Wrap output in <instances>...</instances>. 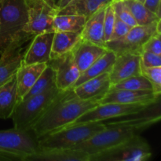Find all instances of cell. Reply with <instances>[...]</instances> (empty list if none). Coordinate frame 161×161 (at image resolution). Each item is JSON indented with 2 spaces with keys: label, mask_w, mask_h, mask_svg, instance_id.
I'll return each instance as SVG.
<instances>
[{
  "label": "cell",
  "mask_w": 161,
  "mask_h": 161,
  "mask_svg": "<svg viewBox=\"0 0 161 161\" xmlns=\"http://www.w3.org/2000/svg\"><path fill=\"white\" fill-rule=\"evenodd\" d=\"M138 75H141L140 54L130 52L116 55L114 64L108 73L111 85Z\"/></svg>",
  "instance_id": "4fadbf2b"
},
{
  "label": "cell",
  "mask_w": 161,
  "mask_h": 161,
  "mask_svg": "<svg viewBox=\"0 0 161 161\" xmlns=\"http://www.w3.org/2000/svg\"><path fill=\"white\" fill-rule=\"evenodd\" d=\"M72 1H73V0H58V1L55 3V5H56L58 10V9H62V8L65 7L67 5H69V3H72Z\"/></svg>",
  "instance_id": "d590c367"
},
{
  "label": "cell",
  "mask_w": 161,
  "mask_h": 161,
  "mask_svg": "<svg viewBox=\"0 0 161 161\" xmlns=\"http://www.w3.org/2000/svg\"><path fill=\"white\" fill-rule=\"evenodd\" d=\"M132 27L127 25L124 21H123L121 19H119L117 16L115 14V22H114V27H113V34H112V37L110 40H114V39H119V38L123 37L125 36ZM109 40V41H110Z\"/></svg>",
  "instance_id": "d6a6232c"
},
{
  "label": "cell",
  "mask_w": 161,
  "mask_h": 161,
  "mask_svg": "<svg viewBox=\"0 0 161 161\" xmlns=\"http://www.w3.org/2000/svg\"><path fill=\"white\" fill-rule=\"evenodd\" d=\"M138 1H139V2H141V3H144V1H145V0H138Z\"/></svg>",
  "instance_id": "f35d334b"
},
{
  "label": "cell",
  "mask_w": 161,
  "mask_h": 161,
  "mask_svg": "<svg viewBox=\"0 0 161 161\" xmlns=\"http://www.w3.org/2000/svg\"><path fill=\"white\" fill-rule=\"evenodd\" d=\"M47 66V63H39V64H21V66L19 68L16 73L17 103L21 102L25 94L29 91Z\"/></svg>",
  "instance_id": "ac0fdd59"
},
{
  "label": "cell",
  "mask_w": 161,
  "mask_h": 161,
  "mask_svg": "<svg viewBox=\"0 0 161 161\" xmlns=\"http://www.w3.org/2000/svg\"><path fill=\"white\" fill-rule=\"evenodd\" d=\"M53 36L54 31L36 35L25 52L22 64H47L50 60Z\"/></svg>",
  "instance_id": "9a60e30c"
},
{
  "label": "cell",
  "mask_w": 161,
  "mask_h": 161,
  "mask_svg": "<svg viewBox=\"0 0 161 161\" xmlns=\"http://www.w3.org/2000/svg\"><path fill=\"white\" fill-rule=\"evenodd\" d=\"M114 22L115 12L111 3L105 8V17H104V36H105V40L106 42L111 39Z\"/></svg>",
  "instance_id": "4dcf8cb0"
},
{
  "label": "cell",
  "mask_w": 161,
  "mask_h": 161,
  "mask_svg": "<svg viewBox=\"0 0 161 161\" xmlns=\"http://www.w3.org/2000/svg\"><path fill=\"white\" fill-rule=\"evenodd\" d=\"M108 49L80 39L72 49V54L74 61L80 72L90 67L94 61L105 54Z\"/></svg>",
  "instance_id": "e0dca14e"
},
{
  "label": "cell",
  "mask_w": 161,
  "mask_h": 161,
  "mask_svg": "<svg viewBox=\"0 0 161 161\" xmlns=\"http://www.w3.org/2000/svg\"><path fill=\"white\" fill-rule=\"evenodd\" d=\"M81 32L55 31L52 42L50 59L69 53L81 39Z\"/></svg>",
  "instance_id": "cb8c5ba5"
},
{
  "label": "cell",
  "mask_w": 161,
  "mask_h": 161,
  "mask_svg": "<svg viewBox=\"0 0 161 161\" xmlns=\"http://www.w3.org/2000/svg\"><path fill=\"white\" fill-rule=\"evenodd\" d=\"M161 32H157L153 35L142 47V52L149 51L156 54L161 55ZM141 52V53H142Z\"/></svg>",
  "instance_id": "1f68e13d"
},
{
  "label": "cell",
  "mask_w": 161,
  "mask_h": 161,
  "mask_svg": "<svg viewBox=\"0 0 161 161\" xmlns=\"http://www.w3.org/2000/svg\"><path fill=\"white\" fill-rule=\"evenodd\" d=\"M138 25H147L153 22L158 21L161 18L151 12L138 0H123Z\"/></svg>",
  "instance_id": "4316f807"
},
{
  "label": "cell",
  "mask_w": 161,
  "mask_h": 161,
  "mask_svg": "<svg viewBox=\"0 0 161 161\" xmlns=\"http://www.w3.org/2000/svg\"><path fill=\"white\" fill-rule=\"evenodd\" d=\"M113 0H73L65 7L58 9V14H75L89 18L99 9L108 6Z\"/></svg>",
  "instance_id": "44dd1931"
},
{
  "label": "cell",
  "mask_w": 161,
  "mask_h": 161,
  "mask_svg": "<svg viewBox=\"0 0 161 161\" xmlns=\"http://www.w3.org/2000/svg\"><path fill=\"white\" fill-rule=\"evenodd\" d=\"M17 104L16 74L6 83L0 86V118H11Z\"/></svg>",
  "instance_id": "7402d4cb"
},
{
  "label": "cell",
  "mask_w": 161,
  "mask_h": 161,
  "mask_svg": "<svg viewBox=\"0 0 161 161\" xmlns=\"http://www.w3.org/2000/svg\"><path fill=\"white\" fill-rule=\"evenodd\" d=\"M161 20L147 25H135L124 36L106 42V48L116 55L123 53H141L142 47L145 42L155 33L161 32Z\"/></svg>",
  "instance_id": "ba28073f"
},
{
  "label": "cell",
  "mask_w": 161,
  "mask_h": 161,
  "mask_svg": "<svg viewBox=\"0 0 161 161\" xmlns=\"http://www.w3.org/2000/svg\"><path fill=\"white\" fill-rule=\"evenodd\" d=\"M103 122L72 124L38 138L39 150L69 149L81 144L105 128Z\"/></svg>",
  "instance_id": "7a4b0ae2"
},
{
  "label": "cell",
  "mask_w": 161,
  "mask_h": 161,
  "mask_svg": "<svg viewBox=\"0 0 161 161\" xmlns=\"http://www.w3.org/2000/svg\"><path fill=\"white\" fill-rule=\"evenodd\" d=\"M46 1H47V2H50V3H55L54 0H46Z\"/></svg>",
  "instance_id": "8d00e7d4"
},
{
  "label": "cell",
  "mask_w": 161,
  "mask_h": 161,
  "mask_svg": "<svg viewBox=\"0 0 161 161\" xmlns=\"http://www.w3.org/2000/svg\"><path fill=\"white\" fill-rule=\"evenodd\" d=\"M28 8L26 0L0 2V53L26 31Z\"/></svg>",
  "instance_id": "3957f363"
},
{
  "label": "cell",
  "mask_w": 161,
  "mask_h": 161,
  "mask_svg": "<svg viewBox=\"0 0 161 161\" xmlns=\"http://www.w3.org/2000/svg\"><path fill=\"white\" fill-rule=\"evenodd\" d=\"M110 90H129V91H153L150 82L141 74L134 75L111 85Z\"/></svg>",
  "instance_id": "83f0119b"
},
{
  "label": "cell",
  "mask_w": 161,
  "mask_h": 161,
  "mask_svg": "<svg viewBox=\"0 0 161 161\" xmlns=\"http://www.w3.org/2000/svg\"><path fill=\"white\" fill-rule=\"evenodd\" d=\"M141 64L145 67H158L161 66V55L149 51H142L140 53Z\"/></svg>",
  "instance_id": "836d02e7"
},
{
  "label": "cell",
  "mask_w": 161,
  "mask_h": 161,
  "mask_svg": "<svg viewBox=\"0 0 161 161\" xmlns=\"http://www.w3.org/2000/svg\"><path fill=\"white\" fill-rule=\"evenodd\" d=\"M105 124V128L95 134L81 144L72 147L87 153L90 157L109 149L129 138L140 135L142 130L127 125H112ZM91 161V160H90Z\"/></svg>",
  "instance_id": "5b68a950"
},
{
  "label": "cell",
  "mask_w": 161,
  "mask_h": 161,
  "mask_svg": "<svg viewBox=\"0 0 161 161\" xmlns=\"http://www.w3.org/2000/svg\"><path fill=\"white\" fill-rule=\"evenodd\" d=\"M150 105H152L146 103L98 104L97 106L91 108L89 111L82 115L76 120L74 121L72 124H85V123L91 122H103L107 119L121 118L124 117V116H129V115L140 113ZM72 124H70V125H72Z\"/></svg>",
  "instance_id": "8fae6325"
},
{
  "label": "cell",
  "mask_w": 161,
  "mask_h": 161,
  "mask_svg": "<svg viewBox=\"0 0 161 161\" xmlns=\"http://www.w3.org/2000/svg\"><path fill=\"white\" fill-rule=\"evenodd\" d=\"M91 157L81 149L69 148L39 150L28 161H90Z\"/></svg>",
  "instance_id": "ffe728a7"
},
{
  "label": "cell",
  "mask_w": 161,
  "mask_h": 161,
  "mask_svg": "<svg viewBox=\"0 0 161 161\" xmlns=\"http://www.w3.org/2000/svg\"><path fill=\"white\" fill-rule=\"evenodd\" d=\"M28 8L27 32L34 36L54 31L53 19L58 13L55 3L46 0H26Z\"/></svg>",
  "instance_id": "9c48e42d"
},
{
  "label": "cell",
  "mask_w": 161,
  "mask_h": 161,
  "mask_svg": "<svg viewBox=\"0 0 161 161\" xmlns=\"http://www.w3.org/2000/svg\"><path fill=\"white\" fill-rule=\"evenodd\" d=\"M56 86V72L51 65L47 64V66L42 72L36 83H34L31 89L25 95L22 100L31 97L32 96L42 94ZM21 100V101H22Z\"/></svg>",
  "instance_id": "d4e9b609"
},
{
  "label": "cell",
  "mask_w": 161,
  "mask_h": 161,
  "mask_svg": "<svg viewBox=\"0 0 161 161\" xmlns=\"http://www.w3.org/2000/svg\"><path fill=\"white\" fill-rule=\"evenodd\" d=\"M38 151V138L31 130H0V161H28Z\"/></svg>",
  "instance_id": "277c9868"
},
{
  "label": "cell",
  "mask_w": 161,
  "mask_h": 161,
  "mask_svg": "<svg viewBox=\"0 0 161 161\" xmlns=\"http://www.w3.org/2000/svg\"><path fill=\"white\" fill-rule=\"evenodd\" d=\"M141 74L153 85V91L157 94L161 93V66L145 67L141 64Z\"/></svg>",
  "instance_id": "f1b7e54d"
},
{
  "label": "cell",
  "mask_w": 161,
  "mask_h": 161,
  "mask_svg": "<svg viewBox=\"0 0 161 161\" xmlns=\"http://www.w3.org/2000/svg\"><path fill=\"white\" fill-rule=\"evenodd\" d=\"M99 104L97 100H83L72 89L60 91L45 113L33 124L31 130L37 138L72 124Z\"/></svg>",
  "instance_id": "6da1fadb"
},
{
  "label": "cell",
  "mask_w": 161,
  "mask_h": 161,
  "mask_svg": "<svg viewBox=\"0 0 161 161\" xmlns=\"http://www.w3.org/2000/svg\"><path fill=\"white\" fill-rule=\"evenodd\" d=\"M111 82L108 73H104L97 77L73 86L72 91L77 97L83 100H97L104 97L109 91Z\"/></svg>",
  "instance_id": "2e32d148"
},
{
  "label": "cell",
  "mask_w": 161,
  "mask_h": 161,
  "mask_svg": "<svg viewBox=\"0 0 161 161\" xmlns=\"http://www.w3.org/2000/svg\"><path fill=\"white\" fill-rule=\"evenodd\" d=\"M105 8L106 7L99 9L86 19L80 36L83 40L106 48V42L104 36V17Z\"/></svg>",
  "instance_id": "d6986e66"
},
{
  "label": "cell",
  "mask_w": 161,
  "mask_h": 161,
  "mask_svg": "<svg viewBox=\"0 0 161 161\" xmlns=\"http://www.w3.org/2000/svg\"><path fill=\"white\" fill-rule=\"evenodd\" d=\"M144 6L149 10L155 14L158 17L161 18L160 0H145L143 3Z\"/></svg>",
  "instance_id": "e575fe53"
},
{
  "label": "cell",
  "mask_w": 161,
  "mask_h": 161,
  "mask_svg": "<svg viewBox=\"0 0 161 161\" xmlns=\"http://www.w3.org/2000/svg\"><path fill=\"white\" fill-rule=\"evenodd\" d=\"M34 35L25 32L14 39L0 58V86L10 80L21 66L24 56L34 38Z\"/></svg>",
  "instance_id": "30bf717a"
},
{
  "label": "cell",
  "mask_w": 161,
  "mask_h": 161,
  "mask_svg": "<svg viewBox=\"0 0 161 161\" xmlns=\"http://www.w3.org/2000/svg\"><path fill=\"white\" fill-rule=\"evenodd\" d=\"M152 157L148 142L135 135L127 141L91 157V161H146Z\"/></svg>",
  "instance_id": "52a82bcc"
},
{
  "label": "cell",
  "mask_w": 161,
  "mask_h": 161,
  "mask_svg": "<svg viewBox=\"0 0 161 161\" xmlns=\"http://www.w3.org/2000/svg\"><path fill=\"white\" fill-rule=\"evenodd\" d=\"M160 97V94H157L153 91L109 90V91L99 100V104L146 103L153 105L159 102Z\"/></svg>",
  "instance_id": "5bb4252c"
},
{
  "label": "cell",
  "mask_w": 161,
  "mask_h": 161,
  "mask_svg": "<svg viewBox=\"0 0 161 161\" xmlns=\"http://www.w3.org/2000/svg\"><path fill=\"white\" fill-rule=\"evenodd\" d=\"M119 1H123V0H113V2H119Z\"/></svg>",
  "instance_id": "74e56055"
},
{
  "label": "cell",
  "mask_w": 161,
  "mask_h": 161,
  "mask_svg": "<svg viewBox=\"0 0 161 161\" xmlns=\"http://www.w3.org/2000/svg\"><path fill=\"white\" fill-rule=\"evenodd\" d=\"M61 91L57 87L38 95L22 100L13 113L14 127L17 130H31L33 124L42 116Z\"/></svg>",
  "instance_id": "8992f818"
},
{
  "label": "cell",
  "mask_w": 161,
  "mask_h": 161,
  "mask_svg": "<svg viewBox=\"0 0 161 161\" xmlns=\"http://www.w3.org/2000/svg\"><path fill=\"white\" fill-rule=\"evenodd\" d=\"M2 1V0H0V2H1Z\"/></svg>",
  "instance_id": "ab89813d"
},
{
  "label": "cell",
  "mask_w": 161,
  "mask_h": 161,
  "mask_svg": "<svg viewBox=\"0 0 161 161\" xmlns=\"http://www.w3.org/2000/svg\"><path fill=\"white\" fill-rule=\"evenodd\" d=\"M47 64L55 69L56 86L61 91L72 89L81 73L74 61L72 52L50 59Z\"/></svg>",
  "instance_id": "7c38bea8"
},
{
  "label": "cell",
  "mask_w": 161,
  "mask_h": 161,
  "mask_svg": "<svg viewBox=\"0 0 161 161\" xmlns=\"http://www.w3.org/2000/svg\"><path fill=\"white\" fill-rule=\"evenodd\" d=\"M85 17L75 14H58L53 19L55 31H74L81 32L86 21Z\"/></svg>",
  "instance_id": "484cf974"
},
{
  "label": "cell",
  "mask_w": 161,
  "mask_h": 161,
  "mask_svg": "<svg viewBox=\"0 0 161 161\" xmlns=\"http://www.w3.org/2000/svg\"><path fill=\"white\" fill-rule=\"evenodd\" d=\"M112 6H113V9H114L115 14L119 19H121L123 21H124L125 23H127V25L131 27L138 25L136 21H135V20L134 19L132 14H130L128 8L124 4V1L113 2L112 3Z\"/></svg>",
  "instance_id": "f546056e"
},
{
  "label": "cell",
  "mask_w": 161,
  "mask_h": 161,
  "mask_svg": "<svg viewBox=\"0 0 161 161\" xmlns=\"http://www.w3.org/2000/svg\"><path fill=\"white\" fill-rule=\"evenodd\" d=\"M116 53L112 50H108L106 53L100 58L94 61L88 69L80 73V77L74 86L81 84L88 80L97 77L104 73H109L116 60Z\"/></svg>",
  "instance_id": "603a6c76"
}]
</instances>
